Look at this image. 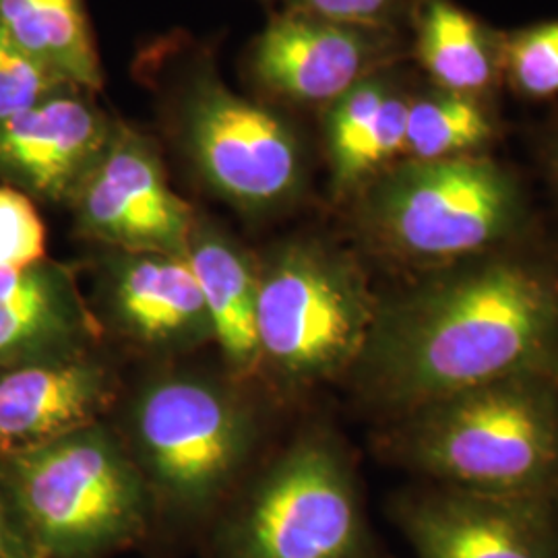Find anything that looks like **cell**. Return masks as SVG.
Wrapping results in <instances>:
<instances>
[{"label": "cell", "mask_w": 558, "mask_h": 558, "mask_svg": "<svg viewBox=\"0 0 558 558\" xmlns=\"http://www.w3.org/2000/svg\"><path fill=\"white\" fill-rule=\"evenodd\" d=\"M377 313L350 260L290 242L259 269L260 362L294 383L327 379L364 354Z\"/></svg>", "instance_id": "obj_4"}, {"label": "cell", "mask_w": 558, "mask_h": 558, "mask_svg": "<svg viewBox=\"0 0 558 558\" xmlns=\"http://www.w3.org/2000/svg\"><path fill=\"white\" fill-rule=\"evenodd\" d=\"M507 66L519 92L534 98L558 94V23L519 34L507 46Z\"/></svg>", "instance_id": "obj_23"}, {"label": "cell", "mask_w": 558, "mask_h": 558, "mask_svg": "<svg viewBox=\"0 0 558 558\" xmlns=\"http://www.w3.org/2000/svg\"><path fill=\"white\" fill-rule=\"evenodd\" d=\"M0 27L87 94L104 85L83 0H0Z\"/></svg>", "instance_id": "obj_18"}, {"label": "cell", "mask_w": 558, "mask_h": 558, "mask_svg": "<svg viewBox=\"0 0 558 558\" xmlns=\"http://www.w3.org/2000/svg\"><path fill=\"white\" fill-rule=\"evenodd\" d=\"M0 470L44 558L104 557L145 530V480L100 424L0 459Z\"/></svg>", "instance_id": "obj_3"}, {"label": "cell", "mask_w": 558, "mask_h": 558, "mask_svg": "<svg viewBox=\"0 0 558 558\" xmlns=\"http://www.w3.org/2000/svg\"><path fill=\"white\" fill-rule=\"evenodd\" d=\"M69 89L80 87L23 50L0 27V120L11 119Z\"/></svg>", "instance_id": "obj_21"}, {"label": "cell", "mask_w": 558, "mask_h": 558, "mask_svg": "<svg viewBox=\"0 0 558 558\" xmlns=\"http://www.w3.org/2000/svg\"><path fill=\"white\" fill-rule=\"evenodd\" d=\"M410 100L379 75L329 104L327 149L338 193L368 184L405 154Z\"/></svg>", "instance_id": "obj_16"}, {"label": "cell", "mask_w": 558, "mask_h": 558, "mask_svg": "<svg viewBox=\"0 0 558 558\" xmlns=\"http://www.w3.org/2000/svg\"><path fill=\"white\" fill-rule=\"evenodd\" d=\"M46 259V226L34 201L17 189L0 186V269Z\"/></svg>", "instance_id": "obj_22"}, {"label": "cell", "mask_w": 558, "mask_h": 558, "mask_svg": "<svg viewBox=\"0 0 558 558\" xmlns=\"http://www.w3.org/2000/svg\"><path fill=\"white\" fill-rule=\"evenodd\" d=\"M294 11L360 29L377 32L393 17L399 0H292Z\"/></svg>", "instance_id": "obj_24"}, {"label": "cell", "mask_w": 558, "mask_h": 558, "mask_svg": "<svg viewBox=\"0 0 558 558\" xmlns=\"http://www.w3.org/2000/svg\"><path fill=\"white\" fill-rule=\"evenodd\" d=\"M69 203L81 234L122 253L184 257L197 221L170 189L154 143L124 124H114L108 147Z\"/></svg>", "instance_id": "obj_9"}, {"label": "cell", "mask_w": 558, "mask_h": 558, "mask_svg": "<svg viewBox=\"0 0 558 558\" xmlns=\"http://www.w3.org/2000/svg\"><path fill=\"white\" fill-rule=\"evenodd\" d=\"M380 44L373 29L300 11L271 21L253 48V73L265 89L300 104H333L375 75Z\"/></svg>", "instance_id": "obj_12"}, {"label": "cell", "mask_w": 558, "mask_h": 558, "mask_svg": "<svg viewBox=\"0 0 558 558\" xmlns=\"http://www.w3.org/2000/svg\"><path fill=\"white\" fill-rule=\"evenodd\" d=\"M87 92L69 89L0 120V180L46 203H69L100 160L114 124Z\"/></svg>", "instance_id": "obj_11"}, {"label": "cell", "mask_w": 558, "mask_h": 558, "mask_svg": "<svg viewBox=\"0 0 558 558\" xmlns=\"http://www.w3.org/2000/svg\"><path fill=\"white\" fill-rule=\"evenodd\" d=\"M182 120L193 160L221 197L259 211L299 191V141L271 110L201 77L184 100Z\"/></svg>", "instance_id": "obj_8"}, {"label": "cell", "mask_w": 558, "mask_h": 558, "mask_svg": "<svg viewBox=\"0 0 558 558\" xmlns=\"http://www.w3.org/2000/svg\"><path fill=\"white\" fill-rule=\"evenodd\" d=\"M364 218L389 248L410 259L478 255L519 220L513 180L474 156L405 160L368 182Z\"/></svg>", "instance_id": "obj_5"}, {"label": "cell", "mask_w": 558, "mask_h": 558, "mask_svg": "<svg viewBox=\"0 0 558 558\" xmlns=\"http://www.w3.org/2000/svg\"><path fill=\"white\" fill-rule=\"evenodd\" d=\"M184 259L199 283L214 339L236 373L260 364L257 336L259 269L236 242L195 221Z\"/></svg>", "instance_id": "obj_17"}, {"label": "cell", "mask_w": 558, "mask_h": 558, "mask_svg": "<svg viewBox=\"0 0 558 558\" xmlns=\"http://www.w3.org/2000/svg\"><path fill=\"white\" fill-rule=\"evenodd\" d=\"M383 398L405 410L558 368V279L519 260H488L379 311L366 350Z\"/></svg>", "instance_id": "obj_1"}, {"label": "cell", "mask_w": 558, "mask_h": 558, "mask_svg": "<svg viewBox=\"0 0 558 558\" xmlns=\"http://www.w3.org/2000/svg\"><path fill=\"white\" fill-rule=\"evenodd\" d=\"M0 371H2V368H0Z\"/></svg>", "instance_id": "obj_26"}, {"label": "cell", "mask_w": 558, "mask_h": 558, "mask_svg": "<svg viewBox=\"0 0 558 558\" xmlns=\"http://www.w3.org/2000/svg\"><path fill=\"white\" fill-rule=\"evenodd\" d=\"M422 64L442 92L476 98L495 77V54L476 20L447 0H428L418 23Z\"/></svg>", "instance_id": "obj_19"}, {"label": "cell", "mask_w": 558, "mask_h": 558, "mask_svg": "<svg viewBox=\"0 0 558 558\" xmlns=\"http://www.w3.org/2000/svg\"><path fill=\"white\" fill-rule=\"evenodd\" d=\"M110 315L129 338L158 350L214 339L199 283L184 257L122 253L110 265Z\"/></svg>", "instance_id": "obj_14"}, {"label": "cell", "mask_w": 558, "mask_h": 558, "mask_svg": "<svg viewBox=\"0 0 558 558\" xmlns=\"http://www.w3.org/2000/svg\"><path fill=\"white\" fill-rule=\"evenodd\" d=\"M493 137V124L474 98L440 92L410 100L405 160L435 161L474 156Z\"/></svg>", "instance_id": "obj_20"}, {"label": "cell", "mask_w": 558, "mask_h": 558, "mask_svg": "<svg viewBox=\"0 0 558 558\" xmlns=\"http://www.w3.org/2000/svg\"><path fill=\"white\" fill-rule=\"evenodd\" d=\"M405 456L440 486L557 499L558 391L550 377L497 380L412 410Z\"/></svg>", "instance_id": "obj_2"}, {"label": "cell", "mask_w": 558, "mask_h": 558, "mask_svg": "<svg viewBox=\"0 0 558 558\" xmlns=\"http://www.w3.org/2000/svg\"><path fill=\"white\" fill-rule=\"evenodd\" d=\"M0 558H44L0 470Z\"/></svg>", "instance_id": "obj_25"}, {"label": "cell", "mask_w": 558, "mask_h": 558, "mask_svg": "<svg viewBox=\"0 0 558 558\" xmlns=\"http://www.w3.org/2000/svg\"><path fill=\"white\" fill-rule=\"evenodd\" d=\"M112 379L85 352L0 371V459L98 424Z\"/></svg>", "instance_id": "obj_13"}, {"label": "cell", "mask_w": 558, "mask_h": 558, "mask_svg": "<svg viewBox=\"0 0 558 558\" xmlns=\"http://www.w3.org/2000/svg\"><path fill=\"white\" fill-rule=\"evenodd\" d=\"M94 325L75 279L54 260L0 269V368L85 352Z\"/></svg>", "instance_id": "obj_15"}, {"label": "cell", "mask_w": 558, "mask_h": 558, "mask_svg": "<svg viewBox=\"0 0 558 558\" xmlns=\"http://www.w3.org/2000/svg\"><path fill=\"white\" fill-rule=\"evenodd\" d=\"M133 422L149 476L184 507L216 499L248 451L251 424L244 410L209 380L151 383L137 399Z\"/></svg>", "instance_id": "obj_6"}, {"label": "cell", "mask_w": 558, "mask_h": 558, "mask_svg": "<svg viewBox=\"0 0 558 558\" xmlns=\"http://www.w3.org/2000/svg\"><path fill=\"white\" fill-rule=\"evenodd\" d=\"M364 519L338 453L294 447L263 478L234 532V558H360Z\"/></svg>", "instance_id": "obj_7"}, {"label": "cell", "mask_w": 558, "mask_h": 558, "mask_svg": "<svg viewBox=\"0 0 558 558\" xmlns=\"http://www.w3.org/2000/svg\"><path fill=\"white\" fill-rule=\"evenodd\" d=\"M396 519L416 558H558L555 499L439 486L401 500Z\"/></svg>", "instance_id": "obj_10"}]
</instances>
